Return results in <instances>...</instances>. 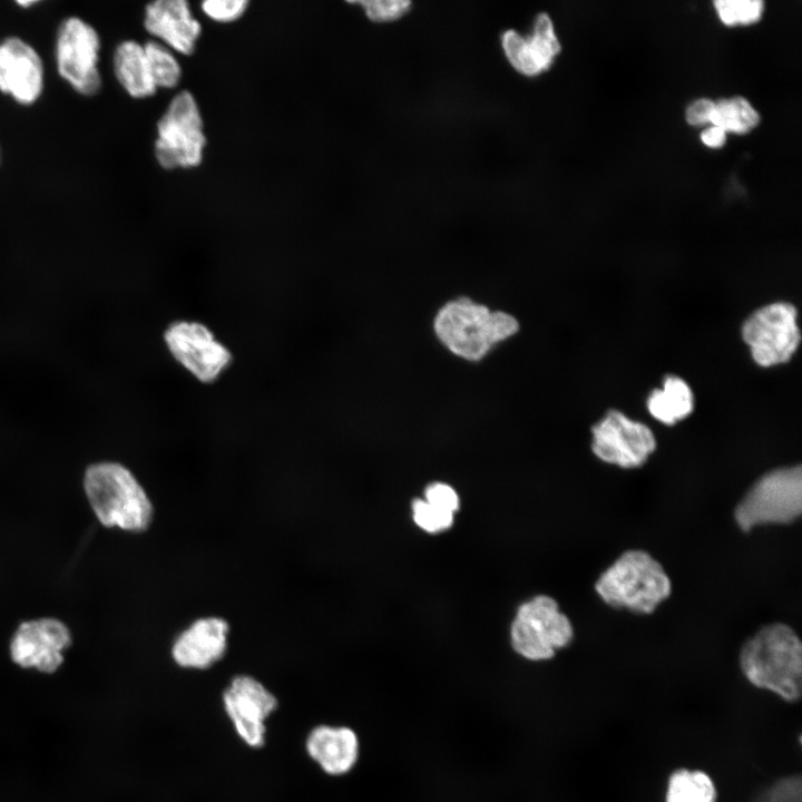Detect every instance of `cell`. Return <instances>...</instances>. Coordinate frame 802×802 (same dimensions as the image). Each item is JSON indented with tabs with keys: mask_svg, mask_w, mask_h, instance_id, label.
Listing matches in <instances>:
<instances>
[{
	"mask_svg": "<svg viewBox=\"0 0 802 802\" xmlns=\"http://www.w3.org/2000/svg\"><path fill=\"white\" fill-rule=\"evenodd\" d=\"M204 125L194 96L177 94L157 124L155 156L166 169L192 168L202 163L206 145Z\"/></svg>",
	"mask_w": 802,
	"mask_h": 802,
	"instance_id": "cell-6",
	"label": "cell"
},
{
	"mask_svg": "<svg viewBox=\"0 0 802 802\" xmlns=\"http://www.w3.org/2000/svg\"><path fill=\"white\" fill-rule=\"evenodd\" d=\"M760 123V115L752 104L742 96L715 101L711 125L726 134H747Z\"/></svg>",
	"mask_w": 802,
	"mask_h": 802,
	"instance_id": "cell-22",
	"label": "cell"
},
{
	"mask_svg": "<svg viewBox=\"0 0 802 802\" xmlns=\"http://www.w3.org/2000/svg\"><path fill=\"white\" fill-rule=\"evenodd\" d=\"M571 638L569 619L559 612L555 599L544 595L524 604L511 625L514 649L531 661L551 658Z\"/></svg>",
	"mask_w": 802,
	"mask_h": 802,
	"instance_id": "cell-7",
	"label": "cell"
},
{
	"mask_svg": "<svg viewBox=\"0 0 802 802\" xmlns=\"http://www.w3.org/2000/svg\"><path fill=\"white\" fill-rule=\"evenodd\" d=\"M149 75L156 88H174L182 69L175 56L164 45L148 41L144 46Z\"/></svg>",
	"mask_w": 802,
	"mask_h": 802,
	"instance_id": "cell-23",
	"label": "cell"
},
{
	"mask_svg": "<svg viewBox=\"0 0 802 802\" xmlns=\"http://www.w3.org/2000/svg\"><path fill=\"white\" fill-rule=\"evenodd\" d=\"M305 751L326 774L343 775L358 762L359 740L348 726L322 724L309 732Z\"/></svg>",
	"mask_w": 802,
	"mask_h": 802,
	"instance_id": "cell-18",
	"label": "cell"
},
{
	"mask_svg": "<svg viewBox=\"0 0 802 802\" xmlns=\"http://www.w3.org/2000/svg\"><path fill=\"white\" fill-rule=\"evenodd\" d=\"M32 3H35V1H19V4L25 6V7H26V6L28 7V6L32 4Z\"/></svg>",
	"mask_w": 802,
	"mask_h": 802,
	"instance_id": "cell-32",
	"label": "cell"
},
{
	"mask_svg": "<svg viewBox=\"0 0 802 802\" xmlns=\"http://www.w3.org/2000/svg\"><path fill=\"white\" fill-rule=\"evenodd\" d=\"M115 74L135 98H145L155 94L156 87L149 75L144 46L136 41L121 42L115 52Z\"/></svg>",
	"mask_w": 802,
	"mask_h": 802,
	"instance_id": "cell-19",
	"label": "cell"
},
{
	"mask_svg": "<svg viewBox=\"0 0 802 802\" xmlns=\"http://www.w3.org/2000/svg\"><path fill=\"white\" fill-rule=\"evenodd\" d=\"M701 140L710 148H721L726 141V133L722 128L711 125L701 134Z\"/></svg>",
	"mask_w": 802,
	"mask_h": 802,
	"instance_id": "cell-31",
	"label": "cell"
},
{
	"mask_svg": "<svg viewBox=\"0 0 802 802\" xmlns=\"http://www.w3.org/2000/svg\"><path fill=\"white\" fill-rule=\"evenodd\" d=\"M224 711L238 737L250 747H262L266 720L277 708L276 696L251 675H237L223 692Z\"/></svg>",
	"mask_w": 802,
	"mask_h": 802,
	"instance_id": "cell-10",
	"label": "cell"
},
{
	"mask_svg": "<svg viewBox=\"0 0 802 802\" xmlns=\"http://www.w3.org/2000/svg\"><path fill=\"white\" fill-rule=\"evenodd\" d=\"M595 589L612 607L649 614L669 596L672 585L648 552L627 550L599 576Z\"/></svg>",
	"mask_w": 802,
	"mask_h": 802,
	"instance_id": "cell-4",
	"label": "cell"
},
{
	"mask_svg": "<svg viewBox=\"0 0 802 802\" xmlns=\"http://www.w3.org/2000/svg\"><path fill=\"white\" fill-rule=\"evenodd\" d=\"M248 4L246 0H207L202 10L214 21L232 22L243 16Z\"/></svg>",
	"mask_w": 802,
	"mask_h": 802,
	"instance_id": "cell-28",
	"label": "cell"
},
{
	"mask_svg": "<svg viewBox=\"0 0 802 802\" xmlns=\"http://www.w3.org/2000/svg\"><path fill=\"white\" fill-rule=\"evenodd\" d=\"M412 508L417 525L429 532L447 529L453 521L452 512L438 508L426 500H414Z\"/></svg>",
	"mask_w": 802,
	"mask_h": 802,
	"instance_id": "cell-26",
	"label": "cell"
},
{
	"mask_svg": "<svg viewBox=\"0 0 802 802\" xmlns=\"http://www.w3.org/2000/svg\"><path fill=\"white\" fill-rule=\"evenodd\" d=\"M71 644L68 627L56 618L22 623L10 643V656L22 668L52 674L63 663V652Z\"/></svg>",
	"mask_w": 802,
	"mask_h": 802,
	"instance_id": "cell-13",
	"label": "cell"
},
{
	"mask_svg": "<svg viewBox=\"0 0 802 802\" xmlns=\"http://www.w3.org/2000/svg\"><path fill=\"white\" fill-rule=\"evenodd\" d=\"M439 343L466 362L482 361L499 344L520 331L518 319L503 310H492L468 296L444 302L432 319Z\"/></svg>",
	"mask_w": 802,
	"mask_h": 802,
	"instance_id": "cell-1",
	"label": "cell"
},
{
	"mask_svg": "<svg viewBox=\"0 0 802 802\" xmlns=\"http://www.w3.org/2000/svg\"><path fill=\"white\" fill-rule=\"evenodd\" d=\"M0 89L25 105L33 102L41 92V60L18 38H8L0 45Z\"/></svg>",
	"mask_w": 802,
	"mask_h": 802,
	"instance_id": "cell-16",
	"label": "cell"
},
{
	"mask_svg": "<svg viewBox=\"0 0 802 802\" xmlns=\"http://www.w3.org/2000/svg\"><path fill=\"white\" fill-rule=\"evenodd\" d=\"M164 340L173 358L202 382L216 380L232 360L227 348L198 322L170 324Z\"/></svg>",
	"mask_w": 802,
	"mask_h": 802,
	"instance_id": "cell-11",
	"label": "cell"
},
{
	"mask_svg": "<svg viewBox=\"0 0 802 802\" xmlns=\"http://www.w3.org/2000/svg\"><path fill=\"white\" fill-rule=\"evenodd\" d=\"M228 632V623L221 617L198 618L176 637L172 658L183 668L206 669L226 653Z\"/></svg>",
	"mask_w": 802,
	"mask_h": 802,
	"instance_id": "cell-14",
	"label": "cell"
},
{
	"mask_svg": "<svg viewBox=\"0 0 802 802\" xmlns=\"http://www.w3.org/2000/svg\"><path fill=\"white\" fill-rule=\"evenodd\" d=\"M363 7L368 18L373 21H391L402 17L410 7L409 1L402 0H365L358 1Z\"/></svg>",
	"mask_w": 802,
	"mask_h": 802,
	"instance_id": "cell-27",
	"label": "cell"
},
{
	"mask_svg": "<svg viewBox=\"0 0 802 802\" xmlns=\"http://www.w3.org/2000/svg\"><path fill=\"white\" fill-rule=\"evenodd\" d=\"M753 802H802V782L799 774L777 779L760 792Z\"/></svg>",
	"mask_w": 802,
	"mask_h": 802,
	"instance_id": "cell-25",
	"label": "cell"
},
{
	"mask_svg": "<svg viewBox=\"0 0 802 802\" xmlns=\"http://www.w3.org/2000/svg\"><path fill=\"white\" fill-rule=\"evenodd\" d=\"M740 666L755 687L795 703L802 693V646L788 625H765L740 651Z\"/></svg>",
	"mask_w": 802,
	"mask_h": 802,
	"instance_id": "cell-2",
	"label": "cell"
},
{
	"mask_svg": "<svg viewBox=\"0 0 802 802\" xmlns=\"http://www.w3.org/2000/svg\"><path fill=\"white\" fill-rule=\"evenodd\" d=\"M796 309L786 302L754 311L742 325V338L761 366L788 362L800 343Z\"/></svg>",
	"mask_w": 802,
	"mask_h": 802,
	"instance_id": "cell-8",
	"label": "cell"
},
{
	"mask_svg": "<svg viewBox=\"0 0 802 802\" xmlns=\"http://www.w3.org/2000/svg\"><path fill=\"white\" fill-rule=\"evenodd\" d=\"M720 20L725 26H746L762 17L764 2L760 0H718L714 2Z\"/></svg>",
	"mask_w": 802,
	"mask_h": 802,
	"instance_id": "cell-24",
	"label": "cell"
},
{
	"mask_svg": "<svg viewBox=\"0 0 802 802\" xmlns=\"http://www.w3.org/2000/svg\"><path fill=\"white\" fill-rule=\"evenodd\" d=\"M649 413L664 424L672 426L686 418L694 409V395L681 378L667 375L662 389H655L647 399Z\"/></svg>",
	"mask_w": 802,
	"mask_h": 802,
	"instance_id": "cell-20",
	"label": "cell"
},
{
	"mask_svg": "<svg viewBox=\"0 0 802 802\" xmlns=\"http://www.w3.org/2000/svg\"><path fill=\"white\" fill-rule=\"evenodd\" d=\"M501 43L512 67L526 76H537L549 69L560 52L552 21L544 12L538 14L529 38L521 37L515 30H507L501 36Z\"/></svg>",
	"mask_w": 802,
	"mask_h": 802,
	"instance_id": "cell-15",
	"label": "cell"
},
{
	"mask_svg": "<svg viewBox=\"0 0 802 802\" xmlns=\"http://www.w3.org/2000/svg\"><path fill=\"white\" fill-rule=\"evenodd\" d=\"M802 511L801 466L782 467L760 477L735 508L739 527L749 531L763 524H789Z\"/></svg>",
	"mask_w": 802,
	"mask_h": 802,
	"instance_id": "cell-5",
	"label": "cell"
},
{
	"mask_svg": "<svg viewBox=\"0 0 802 802\" xmlns=\"http://www.w3.org/2000/svg\"><path fill=\"white\" fill-rule=\"evenodd\" d=\"M99 38L96 31L78 18L67 19L60 27L57 61L60 75L82 95L99 90L97 68Z\"/></svg>",
	"mask_w": 802,
	"mask_h": 802,
	"instance_id": "cell-12",
	"label": "cell"
},
{
	"mask_svg": "<svg viewBox=\"0 0 802 802\" xmlns=\"http://www.w3.org/2000/svg\"><path fill=\"white\" fill-rule=\"evenodd\" d=\"M145 28L182 55L194 52L200 36V23L192 16L185 0H158L147 6Z\"/></svg>",
	"mask_w": 802,
	"mask_h": 802,
	"instance_id": "cell-17",
	"label": "cell"
},
{
	"mask_svg": "<svg viewBox=\"0 0 802 802\" xmlns=\"http://www.w3.org/2000/svg\"><path fill=\"white\" fill-rule=\"evenodd\" d=\"M591 450L600 460L622 468L644 464L656 448L652 430L618 410H609L591 427Z\"/></svg>",
	"mask_w": 802,
	"mask_h": 802,
	"instance_id": "cell-9",
	"label": "cell"
},
{
	"mask_svg": "<svg viewBox=\"0 0 802 802\" xmlns=\"http://www.w3.org/2000/svg\"><path fill=\"white\" fill-rule=\"evenodd\" d=\"M715 101L700 98L692 101L685 113L686 121L692 126H703L712 123Z\"/></svg>",
	"mask_w": 802,
	"mask_h": 802,
	"instance_id": "cell-30",
	"label": "cell"
},
{
	"mask_svg": "<svg viewBox=\"0 0 802 802\" xmlns=\"http://www.w3.org/2000/svg\"><path fill=\"white\" fill-rule=\"evenodd\" d=\"M713 779L702 770L676 769L669 774L665 802H716Z\"/></svg>",
	"mask_w": 802,
	"mask_h": 802,
	"instance_id": "cell-21",
	"label": "cell"
},
{
	"mask_svg": "<svg viewBox=\"0 0 802 802\" xmlns=\"http://www.w3.org/2000/svg\"><path fill=\"white\" fill-rule=\"evenodd\" d=\"M426 501L452 514L459 507V498L456 491L442 482H434L428 486L426 490Z\"/></svg>",
	"mask_w": 802,
	"mask_h": 802,
	"instance_id": "cell-29",
	"label": "cell"
},
{
	"mask_svg": "<svg viewBox=\"0 0 802 802\" xmlns=\"http://www.w3.org/2000/svg\"><path fill=\"white\" fill-rule=\"evenodd\" d=\"M89 505L106 527L140 532L153 519V505L136 477L123 464L100 462L90 466L84 477Z\"/></svg>",
	"mask_w": 802,
	"mask_h": 802,
	"instance_id": "cell-3",
	"label": "cell"
}]
</instances>
